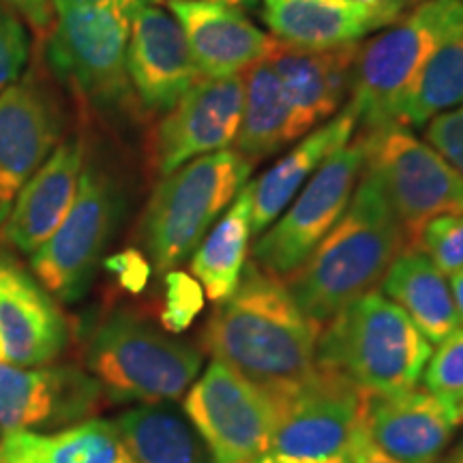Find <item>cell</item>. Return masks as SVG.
<instances>
[{
  "instance_id": "obj_43",
  "label": "cell",
  "mask_w": 463,
  "mask_h": 463,
  "mask_svg": "<svg viewBox=\"0 0 463 463\" xmlns=\"http://www.w3.org/2000/svg\"><path fill=\"white\" fill-rule=\"evenodd\" d=\"M457 420H459V425L463 422V403L459 405V410H457Z\"/></svg>"
},
{
  "instance_id": "obj_27",
  "label": "cell",
  "mask_w": 463,
  "mask_h": 463,
  "mask_svg": "<svg viewBox=\"0 0 463 463\" xmlns=\"http://www.w3.org/2000/svg\"><path fill=\"white\" fill-rule=\"evenodd\" d=\"M245 99H242L241 127L236 133L234 150L253 165L289 142L300 140L294 125V114L269 62L247 69L245 73Z\"/></svg>"
},
{
  "instance_id": "obj_18",
  "label": "cell",
  "mask_w": 463,
  "mask_h": 463,
  "mask_svg": "<svg viewBox=\"0 0 463 463\" xmlns=\"http://www.w3.org/2000/svg\"><path fill=\"white\" fill-rule=\"evenodd\" d=\"M67 320L42 286L7 253H0V344L7 363L39 367L67 345Z\"/></svg>"
},
{
  "instance_id": "obj_15",
  "label": "cell",
  "mask_w": 463,
  "mask_h": 463,
  "mask_svg": "<svg viewBox=\"0 0 463 463\" xmlns=\"http://www.w3.org/2000/svg\"><path fill=\"white\" fill-rule=\"evenodd\" d=\"M61 133V109L34 71L0 92V225L28 178L54 153Z\"/></svg>"
},
{
  "instance_id": "obj_33",
  "label": "cell",
  "mask_w": 463,
  "mask_h": 463,
  "mask_svg": "<svg viewBox=\"0 0 463 463\" xmlns=\"http://www.w3.org/2000/svg\"><path fill=\"white\" fill-rule=\"evenodd\" d=\"M28 58L24 22L5 0H0V92L20 78Z\"/></svg>"
},
{
  "instance_id": "obj_25",
  "label": "cell",
  "mask_w": 463,
  "mask_h": 463,
  "mask_svg": "<svg viewBox=\"0 0 463 463\" xmlns=\"http://www.w3.org/2000/svg\"><path fill=\"white\" fill-rule=\"evenodd\" d=\"M0 463H137L112 420L89 419L61 431H14L0 439Z\"/></svg>"
},
{
  "instance_id": "obj_13",
  "label": "cell",
  "mask_w": 463,
  "mask_h": 463,
  "mask_svg": "<svg viewBox=\"0 0 463 463\" xmlns=\"http://www.w3.org/2000/svg\"><path fill=\"white\" fill-rule=\"evenodd\" d=\"M245 75L200 78L167 109L153 133V164L161 176L202 155L230 148L241 127Z\"/></svg>"
},
{
  "instance_id": "obj_35",
  "label": "cell",
  "mask_w": 463,
  "mask_h": 463,
  "mask_svg": "<svg viewBox=\"0 0 463 463\" xmlns=\"http://www.w3.org/2000/svg\"><path fill=\"white\" fill-rule=\"evenodd\" d=\"M103 269L131 294H140L150 279V262L137 249H125L103 260Z\"/></svg>"
},
{
  "instance_id": "obj_42",
  "label": "cell",
  "mask_w": 463,
  "mask_h": 463,
  "mask_svg": "<svg viewBox=\"0 0 463 463\" xmlns=\"http://www.w3.org/2000/svg\"><path fill=\"white\" fill-rule=\"evenodd\" d=\"M217 3H225V5H232V7H236V5H253L256 0H217Z\"/></svg>"
},
{
  "instance_id": "obj_36",
  "label": "cell",
  "mask_w": 463,
  "mask_h": 463,
  "mask_svg": "<svg viewBox=\"0 0 463 463\" xmlns=\"http://www.w3.org/2000/svg\"><path fill=\"white\" fill-rule=\"evenodd\" d=\"M11 9L15 11L17 17H20L24 24L33 28L34 33L42 34H50L52 26H54V17H56V9H54V0H5Z\"/></svg>"
},
{
  "instance_id": "obj_12",
  "label": "cell",
  "mask_w": 463,
  "mask_h": 463,
  "mask_svg": "<svg viewBox=\"0 0 463 463\" xmlns=\"http://www.w3.org/2000/svg\"><path fill=\"white\" fill-rule=\"evenodd\" d=\"M183 410L215 463H258L277 420L273 399L219 361L189 386Z\"/></svg>"
},
{
  "instance_id": "obj_7",
  "label": "cell",
  "mask_w": 463,
  "mask_h": 463,
  "mask_svg": "<svg viewBox=\"0 0 463 463\" xmlns=\"http://www.w3.org/2000/svg\"><path fill=\"white\" fill-rule=\"evenodd\" d=\"M48 58L61 80L99 109H125L133 101L127 71L129 14L109 5L54 0Z\"/></svg>"
},
{
  "instance_id": "obj_11",
  "label": "cell",
  "mask_w": 463,
  "mask_h": 463,
  "mask_svg": "<svg viewBox=\"0 0 463 463\" xmlns=\"http://www.w3.org/2000/svg\"><path fill=\"white\" fill-rule=\"evenodd\" d=\"M118 215L116 184L97 167H84L67 217L31 258L34 277L52 297L75 303L89 292Z\"/></svg>"
},
{
  "instance_id": "obj_19",
  "label": "cell",
  "mask_w": 463,
  "mask_h": 463,
  "mask_svg": "<svg viewBox=\"0 0 463 463\" xmlns=\"http://www.w3.org/2000/svg\"><path fill=\"white\" fill-rule=\"evenodd\" d=\"M361 422L382 450L403 463H436L459 425L455 408L416 386L364 395Z\"/></svg>"
},
{
  "instance_id": "obj_1",
  "label": "cell",
  "mask_w": 463,
  "mask_h": 463,
  "mask_svg": "<svg viewBox=\"0 0 463 463\" xmlns=\"http://www.w3.org/2000/svg\"><path fill=\"white\" fill-rule=\"evenodd\" d=\"M320 331L300 311L286 281L249 262L234 292L208 317L202 344L215 361L279 405L316 375Z\"/></svg>"
},
{
  "instance_id": "obj_40",
  "label": "cell",
  "mask_w": 463,
  "mask_h": 463,
  "mask_svg": "<svg viewBox=\"0 0 463 463\" xmlns=\"http://www.w3.org/2000/svg\"><path fill=\"white\" fill-rule=\"evenodd\" d=\"M62 3H80V5H109V7L123 9L125 14H133V9L144 0H62Z\"/></svg>"
},
{
  "instance_id": "obj_2",
  "label": "cell",
  "mask_w": 463,
  "mask_h": 463,
  "mask_svg": "<svg viewBox=\"0 0 463 463\" xmlns=\"http://www.w3.org/2000/svg\"><path fill=\"white\" fill-rule=\"evenodd\" d=\"M408 236L389 198L363 170L350 204L286 286L300 311L324 326L352 300L375 292Z\"/></svg>"
},
{
  "instance_id": "obj_6",
  "label": "cell",
  "mask_w": 463,
  "mask_h": 463,
  "mask_svg": "<svg viewBox=\"0 0 463 463\" xmlns=\"http://www.w3.org/2000/svg\"><path fill=\"white\" fill-rule=\"evenodd\" d=\"M461 11L463 0H420L395 26L361 43L350 103L363 131L397 125L422 67Z\"/></svg>"
},
{
  "instance_id": "obj_39",
  "label": "cell",
  "mask_w": 463,
  "mask_h": 463,
  "mask_svg": "<svg viewBox=\"0 0 463 463\" xmlns=\"http://www.w3.org/2000/svg\"><path fill=\"white\" fill-rule=\"evenodd\" d=\"M450 294H453L457 317H459V326H463V269L457 270L455 275H450Z\"/></svg>"
},
{
  "instance_id": "obj_5",
  "label": "cell",
  "mask_w": 463,
  "mask_h": 463,
  "mask_svg": "<svg viewBox=\"0 0 463 463\" xmlns=\"http://www.w3.org/2000/svg\"><path fill=\"white\" fill-rule=\"evenodd\" d=\"M236 150L202 155L164 176L142 222L144 245L159 273L174 270L198 249L253 172Z\"/></svg>"
},
{
  "instance_id": "obj_24",
  "label": "cell",
  "mask_w": 463,
  "mask_h": 463,
  "mask_svg": "<svg viewBox=\"0 0 463 463\" xmlns=\"http://www.w3.org/2000/svg\"><path fill=\"white\" fill-rule=\"evenodd\" d=\"M386 298L402 307L430 344H442L459 328L447 275L419 247H405L382 279Z\"/></svg>"
},
{
  "instance_id": "obj_9",
  "label": "cell",
  "mask_w": 463,
  "mask_h": 463,
  "mask_svg": "<svg viewBox=\"0 0 463 463\" xmlns=\"http://www.w3.org/2000/svg\"><path fill=\"white\" fill-rule=\"evenodd\" d=\"M363 167L364 137L358 133L317 167L286 211L258 236L253 264L279 279L298 270L345 213Z\"/></svg>"
},
{
  "instance_id": "obj_8",
  "label": "cell",
  "mask_w": 463,
  "mask_h": 463,
  "mask_svg": "<svg viewBox=\"0 0 463 463\" xmlns=\"http://www.w3.org/2000/svg\"><path fill=\"white\" fill-rule=\"evenodd\" d=\"M364 167L389 198L410 245L439 215L463 213V176L405 127L363 131Z\"/></svg>"
},
{
  "instance_id": "obj_44",
  "label": "cell",
  "mask_w": 463,
  "mask_h": 463,
  "mask_svg": "<svg viewBox=\"0 0 463 463\" xmlns=\"http://www.w3.org/2000/svg\"><path fill=\"white\" fill-rule=\"evenodd\" d=\"M0 363H7V358H5V350H3V344H0Z\"/></svg>"
},
{
  "instance_id": "obj_21",
  "label": "cell",
  "mask_w": 463,
  "mask_h": 463,
  "mask_svg": "<svg viewBox=\"0 0 463 463\" xmlns=\"http://www.w3.org/2000/svg\"><path fill=\"white\" fill-rule=\"evenodd\" d=\"M84 170L80 140L58 144L43 165L28 178L3 223V239L22 253H33L67 217Z\"/></svg>"
},
{
  "instance_id": "obj_30",
  "label": "cell",
  "mask_w": 463,
  "mask_h": 463,
  "mask_svg": "<svg viewBox=\"0 0 463 463\" xmlns=\"http://www.w3.org/2000/svg\"><path fill=\"white\" fill-rule=\"evenodd\" d=\"M422 380L431 395L459 410L463 403V326L438 344L422 372Z\"/></svg>"
},
{
  "instance_id": "obj_29",
  "label": "cell",
  "mask_w": 463,
  "mask_h": 463,
  "mask_svg": "<svg viewBox=\"0 0 463 463\" xmlns=\"http://www.w3.org/2000/svg\"><path fill=\"white\" fill-rule=\"evenodd\" d=\"M463 106V11L425 62L412 92L397 114L405 129L427 127L433 118Z\"/></svg>"
},
{
  "instance_id": "obj_38",
  "label": "cell",
  "mask_w": 463,
  "mask_h": 463,
  "mask_svg": "<svg viewBox=\"0 0 463 463\" xmlns=\"http://www.w3.org/2000/svg\"><path fill=\"white\" fill-rule=\"evenodd\" d=\"M356 3L369 5V7L384 11V14H389L399 20V17H402L408 9H412L419 0H356Z\"/></svg>"
},
{
  "instance_id": "obj_14",
  "label": "cell",
  "mask_w": 463,
  "mask_h": 463,
  "mask_svg": "<svg viewBox=\"0 0 463 463\" xmlns=\"http://www.w3.org/2000/svg\"><path fill=\"white\" fill-rule=\"evenodd\" d=\"M103 395L99 382L75 367L0 363V431L65 430L89 420Z\"/></svg>"
},
{
  "instance_id": "obj_4",
  "label": "cell",
  "mask_w": 463,
  "mask_h": 463,
  "mask_svg": "<svg viewBox=\"0 0 463 463\" xmlns=\"http://www.w3.org/2000/svg\"><path fill=\"white\" fill-rule=\"evenodd\" d=\"M204 352L136 311L116 309L90 335L86 364L109 399L164 403L181 399L198 378Z\"/></svg>"
},
{
  "instance_id": "obj_41",
  "label": "cell",
  "mask_w": 463,
  "mask_h": 463,
  "mask_svg": "<svg viewBox=\"0 0 463 463\" xmlns=\"http://www.w3.org/2000/svg\"><path fill=\"white\" fill-rule=\"evenodd\" d=\"M447 463H463V438L459 439V444L453 449V453H450Z\"/></svg>"
},
{
  "instance_id": "obj_26",
  "label": "cell",
  "mask_w": 463,
  "mask_h": 463,
  "mask_svg": "<svg viewBox=\"0 0 463 463\" xmlns=\"http://www.w3.org/2000/svg\"><path fill=\"white\" fill-rule=\"evenodd\" d=\"M253 187L247 183L236 195L228 211L208 230V234L191 253V270L200 281L206 298L222 303L239 286L247 264L249 241H251Z\"/></svg>"
},
{
  "instance_id": "obj_22",
  "label": "cell",
  "mask_w": 463,
  "mask_h": 463,
  "mask_svg": "<svg viewBox=\"0 0 463 463\" xmlns=\"http://www.w3.org/2000/svg\"><path fill=\"white\" fill-rule=\"evenodd\" d=\"M275 39L298 48H339L395 24L397 17L356 0H262Z\"/></svg>"
},
{
  "instance_id": "obj_28",
  "label": "cell",
  "mask_w": 463,
  "mask_h": 463,
  "mask_svg": "<svg viewBox=\"0 0 463 463\" xmlns=\"http://www.w3.org/2000/svg\"><path fill=\"white\" fill-rule=\"evenodd\" d=\"M112 422L137 463H215L187 416L170 405L140 403Z\"/></svg>"
},
{
  "instance_id": "obj_23",
  "label": "cell",
  "mask_w": 463,
  "mask_h": 463,
  "mask_svg": "<svg viewBox=\"0 0 463 463\" xmlns=\"http://www.w3.org/2000/svg\"><path fill=\"white\" fill-rule=\"evenodd\" d=\"M356 129V108L345 103L328 123L300 137L297 146L283 155L273 167H269L258 181L251 183V232L256 239L286 211L317 167L331 157L335 150L345 146L354 137Z\"/></svg>"
},
{
  "instance_id": "obj_31",
  "label": "cell",
  "mask_w": 463,
  "mask_h": 463,
  "mask_svg": "<svg viewBox=\"0 0 463 463\" xmlns=\"http://www.w3.org/2000/svg\"><path fill=\"white\" fill-rule=\"evenodd\" d=\"M414 247H419L444 275H455L463 269V213L431 219L420 230Z\"/></svg>"
},
{
  "instance_id": "obj_20",
  "label": "cell",
  "mask_w": 463,
  "mask_h": 463,
  "mask_svg": "<svg viewBox=\"0 0 463 463\" xmlns=\"http://www.w3.org/2000/svg\"><path fill=\"white\" fill-rule=\"evenodd\" d=\"M361 43L339 48H298L279 43L269 61L289 101L298 137L331 118L352 92Z\"/></svg>"
},
{
  "instance_id": "obj_34",
  "label": "cell",
  "mask_w": 463,
  "mask_h": 463,
  "mask_svg": "<svg viewBox=\"0 0 463 463\" xmlns=\"http://www.w3.org/2000/svg\"><path fill=\"white\" fill-rule=\"evenodd\" d=\"M425 142L463 176V106L436 116L425 129Z\"/></svg>"
},
{
  "instance_id": "obj_10",
  "label": "cell",
  "mask_w": 463,
  "mask_h": 463,
  "mask_svg": "<svg viewBox=\"0 0 463 463\" xmlns=\"http://www.w3.org/2000/svg\"><path fill=\"white\" fill-rule=\"evenodd\" d=\"M364 395L337 373L314 378L277 405L269 449L258 463H352L350 442Z\"/></svg>"
},
{
  "instance_id": "obj_16",
  "label": "cell",
  "mask_w": 463,
  "mask_h": 463,
  "mask_svg": "<svg viewBox=\"0 0 463 463\" xmlns=\"http://www.w3.org/2000/svg\"><path fill=\"white\" fill-rule=\"evenodd\" d=\"M127 71L137 101L153 112H167L202 78L187 37L157 0H144L129 15Z\"/></svg>"
},
{
  "instance_id": "obj_17",
  "label": "cell",
  "mask_w": 463,
  "mask_h": 463,
  "mask_svg": "<svg viewBox=\"0 0 463 463\" xmlns=\"http://www.w3.org/2000/svg\"><path fill=\"white\" fill-rule=\"evenodd\" d=\"M167 7L187 37L202 78L245 73L260 62H269L281 43L232 5L217 0H170Z\"/></svg>"
},
{
  "instance_id": "obj_45",
  "label": "cell",
  "mask_w": 463,
  "mask_h": 463,
  "mask_svg": "<svg viewBox=\"0 0 463 463\" xmlns=\"http://www.w3.org/2000/svg\"><path fill=\"white\" fill-rule=\"evenodd\" d=\"M3 436H5V433H3V431H0V439H3Z\"/></svg>"
},
{
  "instance_id": "obj_37",
  "label": "cell",
  "mask_w": 463,
  "mask_h": 463,
  "mask_svg": "<svg viewBox=\"0 0 463 463\" xmlns=\"http://www.w3.org/2000/svg\"><path fill=\"white\" fill-rule=\"evenodd\" d=\"M350 461L352 463H403L391 457L386 450H382L378 444L373 442L363 422L358 420L354 433H352L350 442Z\"/></svg>"
},
{
  "instance_id": "obj_32",
  "label": "cell",
  "mask_w": 463,
  "mask_h": 463,
  "mask_svg": "<svg viewBox=\"0 0 463 463\" xmlns=\"http://www.w3.org/2000/svg\"><path fill=\"white\" fill-rule=\"evenodd\" d=\"M164 311H161V326L170 335H178L194 324L200 311L204 309V289L200 281L183 270H167L165 273Z\"/></svg>"
},
{
  "instance_id": "obj_3",
  "label": "cell",
  "mask_w": 463,
  "mask_h": 463,
  "mask_svg": "<svg viewBox=\"0 0 463 463\" xmlns=\"http://www.w3.org/2000/svg\"><path fill=\"white\" fill-rule=\"evenodd\" d=\"M430 358V339L380 292L352 300L324 324L316 347V367L341 375L363 395L414 389Z\"/></svg>"
}]
</instances>
